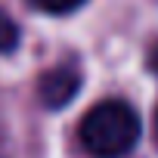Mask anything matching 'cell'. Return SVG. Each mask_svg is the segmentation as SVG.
<instances>
[{
  "instance_id": "1",
  "label": "cell",
  "mask_w": 158,
  "mask_h": 158,
  "mask_svg": "<svg viewBox=\"0 0 158 158\" xmlns=\"http://www.w3.org/2000/svg\"><path fill=\"white\" fill-rule=\"evenodd\" d=\"M77 133L93 158H124L139 139V115L124 99H102L84 115Z\"/></svg>"
},
{
  "instance_id": "2",
  "label": "cell",
  "mask_w": 158,
  "mask_h": 158,
  "mask_svg": "<svg viewBox=\"0 0 158 158\" xmlns=\"http://www.w3.org/2000/svg\"><path fill=\"white\" fill-rule=\"evenodd\" d=\"M77 90H81V74L74 68H68V65H56V68L44 71L40 81H37V96H40V102L47 109L68 106L77 96Z\"/></svg>"
},
{
  "instance_id": "3",
  "label": "cell",
  "mask_w": 158,
  "mask_h": 158,
  "mask_svg": "<svg viewBox=\"0 0 158 158\" xmlns=\"http://www.w3.org/2000/svg\"><path fill=\"white\" fill-rule=\"evenodd\" d=\"M28 3H31L34 10L47 13V16H68V13H74V10H81L87 0H28Z\"/></svg>"
},
{
  "instance_id": "4",
  "label": "cell",
  "mask_w": 158,
  "mask_h": 158,
  "mask_svg": "<svg viewBox=\"0 0 158 158\" xmlns=\"http://www.w3.org/2000/svg\"><path fill=\"white\" fill-rule=\"evenodd\" d=\"M19 47V25L6 10H0V53H13Z\"/></svg>"
},
{
  "instance_id": "5",
  "label": "cell",
  "mask_w": 158,
  "mask_h": 158,
  "mask_svg": "<svg viewBox=\"0 0 158 158\" xmlns=\"http://www.w3.org/2000/svg\"><path fill=\"white\" fill-rule=\"evenodd\" d=\"M146 65H149V71H152V74L158 77V44H155V47L149 50V59H146Z\"/></svg>"
},
{
  "instance_id": "6",
  "label": "cell",
  "mask_w": 158,
  "mask_h": 158,
  "mask_svg": "<svg viewBox=\"0 0 158 158\" xmlns=\"http://www.w3.org/2000/svg\"><path fill=\"white\" fill-rule=\"evenodd\" d=\"M155 139H158V106H155Z\"/></svg>"
}]
</instances>
